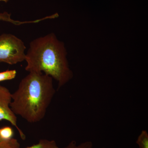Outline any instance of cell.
Masks as SVG:
<instances>
[{
  "label": "cell",
  "instance_id": "obj_4",
  "mask_svg": "<svg viewBox=\"0 0 148 148\" xmlns=\"http://www.w3.org/2000/svg\"><path fill=\"white\" fill-rule=\"evenodd\" d=\"M12 101V93L7 88L0 84V121L4 120L10 123L18 130L21 139L24 140L26 136L18 127L17 117L10 107Z\"/></svg>",
  "mask_w": 148,
  "mask_h": 148
},
{
  "label": "cell",
  "instance_id": "obj_13",
  "mask_svg": "<svg viewBox=\"0 0 148 148\" xmlns=\"http://www.w3.org/2000/svg\"><path fill=\"white\" fill-rule=\"evenodd\" d=\"M2 140L0 138V143H1V142H2Z\"/></svg>",
  "mask_w": 148,
  "mask_h": 148
},
{
  "label": "cell",
  "instance_id": "obj_6",
  "mask_svg": "<svg viewBox=\"0 0 148 148\" xmlns=\"http://www.w3.org/2000/svg\"><path fill=\"white\" fill-rule=\"evenodd\" d=\"M24 148H59L54 140L42 139L36 144Z\"/></svg>",
  "mask_w": 148,
  "mask_h": 148
},
{
  "label": "cell",
  "instance_id": "obj_8",
  "mask_svg": "<svg viewBox=\"0 0 148 148\" xmlns=\"http://www.w3.org/2000/svg\"><path fill=\"white\" fill-rule=\"evenodd\" d=\"M136 143L140 148H148V134L147 131L143 130L142 131Z\"/></svg>",
  "mask_w": 148,
  "mask_h": 148
},
{
  "label": "cell",
  "instance_id": "obj_9",
  "mask_svg": "<svg viewBox=\"0 0 148 148\" xmlns=\"http://www.w3.org/2000/svg\"><path fill=\"white\" fill-rule=\"evenodd\" d=\"M17 72L16 70H7L0 72V82L10 80L16 77Z\"/></svg>",
  "mask_w": 148,
  "mask_h": 148
},
{
  "label": "cell",
  "instance_id": "obj_2",
  "mask_svg": "<svg viewBox=\"0 0 148 148\" xmlns=\"http://www.w3.org/2000/svg\"><path fill=\"white\" fill-rule=\"evenodd\" d=\"M55 92L52 77L42 73H29L12 93L11 108L28 122H39L44 118Z\"/></svg>",
  "mask_w": 148,
  "mask_h": 148
},
{
  "label": "cell",
  "instance_id": "obj_1",
  "mask_svg": "<svg viewBox=\"0 0 148 148\" xmlns=\"http://www.w3.org/2000/svg\"><path fill=\"white\" fill-rule=\"evenodd\" d=\"M67 56L64 43L54 33H49L30 42L26 52L25 70L49 76L57 82L59 89L73 77Z\"/></svg>",
  "mask_w": 148,
  "mask_h": 148
},
{
  "label": "cell",
  "instance_id": "obj_10",
  "mask_svg": "<svg viewBox=\"0 0 148 148\" xmlns=\"http://www.w3.org/2000/svg\"><path fill=\"white\" fill-rule=\"evenodd\" d=\"M0 148H21L18 140L14 138L2 141L0 143Z\"/></svg>",
  "mask_w": 148,
  "mask_h": 148
},
{
  "label": "cell",
  "instance_id": "obj_7",
  "mask_svg": "<svg viewBox=\"0 0 148 148\" xmlns=\"http://www.w3.org/2000/svg\"><path fill=\"white\" fill-rule=\"evenodd\" d=\"M14 131L11 127L5 126L0 128V138L2 141L10 140L13 138Z\"/></svg>",
  "mask_w": 148,
  "mask_h": 148
},
{
  "label": "cell",
  "instance_id": "obj_5",
  "mask_svg": "<svg viewBox=\"0 0 148 148\" xmlns=\"http://www.w3.org/2000/svg\"><path fill=\"white\" fill-rule=\"evenodd\" d=\"M0 21L9 22V23H11V24L17 25V26L21 25V24H28V23H37L36 20L32 21H16V20L12 19L11 18V15L10 14L7 12H0Z\"/></svg>",
  "mask_w": 148,
  "mask_h": 148
},
{
  "label": "cell",
  "instance_id": "obj_12",
  "mask_svg": "<svg viewBox=\"0 0 148 148\" xmlns=\"http://www.w3.org/2000/svg\"><path fill=\"white\" fill-rule=\"evenodd\" d=\"M10 0H0V2H3L7 3Z\"/></svg>",
  "mask_w": 148,
  "mask_h": 148
},
{
  "label": "cell",
  "instance_id": "obj_3",
  "mask_svg": "<svg viewBox=\"0 0 148 148\" xmlns=\"http://www.w3.org/2000/svg\"><path fill=\"white\" fill-rule=\"evenodd\" d=\"M26 50L24 42L15 35H0V63L12 65L25 61Z\"/></svg>",
  "mask_w": 148,
  "mask_h": 148
},
{
  "label": "cell",
  "instance_id": "obj_11",
  "mask_svg": "<svg viewBox=\"0 0 148 148\" xmlns=\"http://www.w3.org/2000/svg\"><path fill=\"white\" fill-rule=\"evenodd\" d=\"M92 143L89 141L84 142L79 145H77L75 141H73L64 148H92Z\"/></svg>",
  "mask_w": 148,
  "mask_h": 148
}]
</instances>
